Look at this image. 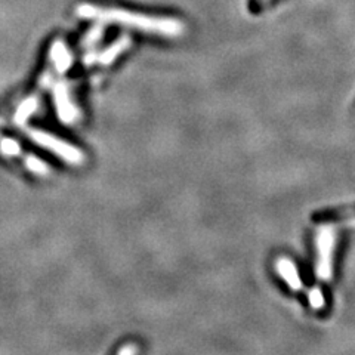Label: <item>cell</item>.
Masks as SVG:
<instances>
[{"mask_svg": "<svg viewBox=\"0 0 355 355\" xmlns=\"http://www.w3.org/2000/svg\"><path fill=\"white\" fill-rule=\"evenodd\" d=\"M354 110H355V103H354Z\"/></svg>", "mask_w": 355, "mask_h": 355, "instance_id": "13", "label": "cell"}, {"mask_svg": "<svg viewBox=\"0 0 355 355\" xmlns=\"http://www.w3.org/2000/svg\"><path fill=\"white\" fill-rule=\"evenodd\" d=\"M51 58H52V62L55 64V69H57L58 73H65L70 69V65L73 62L71 53L69 52L64 42H61V40H57L52 44Z\"/></svg>", "mask_w": 355, "mask_h": 355, "instance_id": "8", "label": "cell"}, {"mask_svg": "<svg viewBox=\"0 0 355 355\" xmlns=\"http://www.w3.org/2000/svg\"><path fill=\"white\" fill-rule=\"evenodd\" d=\"M76 12L86 19L113 22V24L126 26L146 33H155V35L166 37H178L184 33V24L180 19L144 15L120 8H105L91 3H82L76 8Z\"/></svg>", "mask_w": 355, "mask_h": 355, "instance_id": "1", "label": "cell"}, {"mask_svg": "<svg viewBox=\"0 0 355 355\" xmlns=\"http://www.w3.org/2000/svg\"><path fill=\"white\" fill-rule=\"evenodd\" d=\"M103 35H104V26H103V24L95 26V27L86 35V37H85V40H83V44H85L86 48H92V46H95V44H96L99 40H101Z\"/></svg>", "mask_w": 355, "mask_h": 355, "instance_id": "9", "label": "cell"}, {"mask_svg": "<svg viewBox=\"0 0 355 355\" xmlns=\"http://www.w3.org/2000/svg\"><path fill=\"white\" fill-rule=\"evenodd\" d=\"M355 219V205H345L318 210L313 215V220L317 224H336V222Z\"/></svg>", "mask_w": 355, "mask_h": 355, "instance_id": "6", "label": "cell"}, {"mask_svg": "<svg viewBox=\"0 0 355 355\" xmlns=\"http://www.w3.org/2000/svg\"><path fill=\"white\" fill-rule=\"evenodd\" d=\"M336 232L330 227H326L318 232L317 237V275L323 282H330L333 277V252H335Z\"/></svg>", "mask_w": 355, "mask_h": 355, "instance_id": "3", "label": "cell"}, {"mask_svg": "<svg viewBox=\"0 0 355 355\" xmlns=\"http://www.w3.org/2000/svg\"><path fill=\"white\" fill-rule=\"evenodd\" d=\"M139 349H138V347H135V345H126L125 348H120L119 351H117V354H120V355H123V354H137Z\"/></svg>", "mask_w": 355, "mask_h": 355, "instance_id": "11", "label": "cell"}, {"mask_svg": "<svg viewBox=\"0 0 355 355\" xmlns=\"http://www.w3.org/2000/svg\"><path fill=\"white\" fill-rule=\"evenodd\" d=\"M308 297H309V302H311V305H313V308L321 309L324 306V296H323V292H321L318 287L311 288V291L308 292Z\"/></svg>", "mask_w": 355, "mask_h": 355, "instance_id": "10", "label": "cell"}, {"mask_svg": "<svg viewBox=\"0 0 355 355\" xmlns=\"http://www.w3.org/2000/svg\"><path fill=\"white\" fill-rule=\"evenodd\" d=\"M30 137L33 141L37 142L39 146L48 148L49 151L60 155V157L62 160H65L67 163L79 166V164L85 163V160H86L85 153H82L79 148L74 146H70V144H67L65 141H62L60 138H55V137L49 135V133H44L40 130H31Z\"/></svg>", "mask_w": 355, "mask_h": 355, "instance_id": "2", "label": "cell"}, {"mask_svg": "<svg viewBox=\"0 0 355 355\" xmlns=\"http://www.w3.org/2000/svg\"><path fill=\"white\" fill-rule=\"evenodd\" d=\"M130 43H132V39L129 36H121L105 51L99 52V53H96V52L87 53L83 58V62H85V65H94V64L110 65L111 62H114V60L119 57V55L123 53L130 46Z\"/></svg>", "mask_w": 355, "mask_h": 355, "instance_id": "4", "label": "cell"}, {"mask_svg": "<svg viewBox=\"0 0 355 355\" xmlns=\"http://www.w3.org/2000/svg\"><path fill=\"white\" fill-rule=\"evenodd\" d=\"M55 104H57L58 116L64 123H74L79 117V110L71 103L70 87L65 82L55 86Z\"/></svg>", "mask_w": 355, "mask_h": 355, "instance_id": "5", "label": "cell"}, {"mask_svg": "<svg viewBox=\"0 0 355 355\" xmlns=\"http://www.w3.org/2000/svg\"><path fill=\"white\" fill-rule=\"evenodd\" d=\"M268 2H270V0H254L253 5H252V9L253 10H258L259 8H263Z\"/></svg>", "mask_w": 355, "mask_h": 355, "instance_id": "12", "label": "cell"}, {"mask_svg": "<svg viewBox=\"0 0 355 355\" xmlns=\"http://www.w3.org/2000/svg\"><path fill=\"white\" fill-rule=\"evenodd\" d=\"M275 268L279 271L282 279L288 284V287L293 288V291H302V280L297 274L296 266L293 262L287 258H279L275 263Z\"/></svg>", "mask_w": 355, "mask_h": 355, "instance_id": "7", "label": "cell"}]
</instances>
